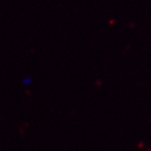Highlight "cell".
<instances>
[{
  "mask_svg": "<svg viewBox=\"0 0 151 151\" xmlns=\"http://www.w3.org/2000/svg\"><path fill=\"white\" fill-rule=\"evenodd\" d=\"M22 83L24 85H30L32 83V79L30 77H27L25 79H23V81H22Z\"/></svg>",
  "mask_w": 151,
  "mask_h": 151,
  "instance_id": "1",
  "label": "cell"
}]
</instances>
